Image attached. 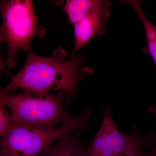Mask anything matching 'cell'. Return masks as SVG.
Wrapping results in <instances>:
<instances>
[{
	"label": "cell",
	"instance_id": "cell-9",
	"mask_svg": "<svg viewBox=\"0 0 156 156\" xmlns=\"http://www.w3.org/2000/svg\"><path fill=\"white\" fill-rule=\"evenodd\" d=\"M127 2L133 6L142 21L145 29L147 42V47L144 51L146 54L151 55L156 66V25H154L147 19L142 11L138 1L131 0Z\"/></svg>",
	"mask_w": 156,
	"mask_h": 156
},
{
	"label": "cell",
	"instance_id": "cell-7",
	"mask_svg": "<svg viewBox=\"0 0 156 156\" xmlns=\"http://www.w3.org/2000/svg\"><path fill=\"white\" fill-rule=\"evenodd\" d=\"M83 131L77 130L61 136L41 156H86L80 137Z\"/></svg>",
	"mask_w": 156,
	"mask_h": 156
},
{
	"label": "cell",
	"instance_id": "cell-12",
	"mask_svg": "<svg viewBox=\"0 0 156 156\" xmlns=\"http://www.w3.org/2000/svg\"><path fill=\"white\" fill-rule=\"evenodd\" d=\"M147 111L156 116V106L149 107L147 109ZM152 151L153 152L156 151V144Z\"/></svg>",
	"mask_w": 156,
	"mask_h": 156
},
{
	"label": "cell",
	"instance_id": "cell-3",
	"mask_svg": "<svg viewBox=\"0 0 156 156\" xmlns=\"http://www.w3.org/2000/svg\"><path fill=\"white\" fill-rule=\"evenodd\" d=\"M91 107L69 122L52 129H37L13 122L0 142V156H41L55 140L69 132L84 131L91 127Z\"/></svg>",
	"mask_w": 156,
	"mask_h": 156
},
{
	"label": "cell",
	"instance_id": "cell-10",
	"mask_svg": "<svg viewBox=\"0 0 156 156\" xmlns=\"http://www.w3.org/2000/svg\"><path fill=\"white\" fill-rule=\"evenodd\" d=\"M13 122L12 115L7 107L0 103V136L2 137Z\"/></svg>",
	"mask_w": 156,
	"mask_h": 156
},
{
	"label": "cell",
	"instance_id": "cell-11",
	"mask_svg": "<svg viewBox=\"0 0 156 156\" xmlns=\"http://www.w3.org/2000/svg\"><path fill=\"white\" fill-rule=\"evenodd\" d=\"M146 147L145 145L140 146L113 156H149V153L144 152V148Z\"/></svg>",
	"mask_w": 156,
	"mask_h": 156
},
{
	"label": "cell",
	"instance_id": "cell-2",
	"mask_svg": "<svg viewBox=\"0 0 156 156\" xmlns=\"http://www.w3.org/2000/svg\"><path fill=\"white\" fill-rule=\"evenodd\" d=\"M66 97V93L62 91L44 96L26 91L18 94L1 93L0 103L7 107L14 122L46 130L73 119L63 104Z\"/></svg>",
	"mask_w": 156,
	"mask_h": 156
},
{
	"label": "cell",
	"instance_id": "cell-13",
	"mask_svg": "<svg viewBox=\"0 0 156 156\" xmlns=\"http://www.w3.org/2000/svg\"><path fill=\"white\" fill-rule=\"evenodd\" d=\"M149 156H156V151L153 152L151 151L149 152Z\"/></svg>",
	"mask_w": 156,
	"mask_h": 156
},
{
	"label": "cell",
	"instance_id": "cell-8",
	"mask_svg": "<svg viewBox=\"0 0 156 156\" xmlns=\"http://www.w3.org/2000/svg\"><path fill=\"white\" fill-rule=\"evenodd\" d=\"M98 0H68L62 7L70 23L74 25L89 14Z\"/></svg>",
	"mask_w": 156,
	"mask_h": 156
},
{
	"label": "cell",
	"instance_id": "cell-1",
	"mask_svg": "<svg viewBox=\"0 0 156 156\" xmlns=\"http://www.w3.org/2000/svg\"><path fill=\"white\" fill-rule=\"evenodd\" d=\"M28 57L23 67L11 80L1 93H11L17 89L44 96L53 90L66 93L65 104H70L75 96L79 81L92 75L91 67L83 65V59L78 55L65 60L66 53L63 47L53 50L50 57L36 55L31 48L27 52Z\"/></svg>",
	"mask_w": 156,
	"mask_h": 156
},
{
	"label": "cell",
	"instance_id": "cell-5",
	"mask_svg": "<svg viewBox=\"0 0 156 156\" xmlns=\"http://www.w3.org/2000/svg\"><path fill=\"white\" fill-rule=\"evenodd\" d=\"M155 137L152 132L143 136L137 128L129 134L122 133L115 125L111 106L104 108L101 126L86 150V156H113L141 145H153Z\"/></svg>",
	"mask_w": 156,
	"mask_h": 156
},
{
	"label": "cell",
	"instance_id": "cell-6",
	"mask_svg": "<svg viewBox=\"0 0 156 156\" xmlns=\"http://www.w3.org/2000/svg\"><path fill=\"white\" fill-rule=\"evenodd\" d=\"M110 2L98 0L92 11L74 25V46L70 57L83 48L96 35L105 33V23L110 15Z\"/></svg>",
	"mask_w": 156,
	"mask_h": 156
},
{
	"label": "cell",
	"instance_id": "cell-4",
	"mask_svg": "<svg viewBox=\"0 0 156 156\" xmlns=\"http://www.w3.org/2000/svg\"><path fill=\"white\" fill-rule=\"evenodd\" d=\"M2 24L0 40L8 47L6 65L11 68L17 65L18 50L27 52L34 37H43L46 27L39 26L32 1L12 0L1 2Z\"/></svg>",
	"mask_w": 156,
	"mask_h": 156
}]
</instances>
